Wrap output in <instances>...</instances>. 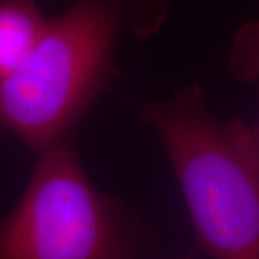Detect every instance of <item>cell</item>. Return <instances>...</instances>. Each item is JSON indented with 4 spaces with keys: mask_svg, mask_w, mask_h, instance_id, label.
Wrapping results in <instances>:
<instances>
[{
    "mask_svg": "<svg viewBox=\"0 0 259 259\" xmlns=\"http://www.w3.org/2000/svg\"><path fill=\"white\" fill-rule=\"evenodd\" d=\"M147 242L136 216L94 189L65 140L39 153L22 199L0 222V259H137Z\"/></svg>",
    "mask_w": 259,
    "mask_h": 259,
    "instance_id": "3",
    "label": "cell"
},
{
    "mask_svg": "<svg viewBox=\"0 0 259 259\" xmlns=\"http://www.w3.org/2000/svg\"><path fill=\"white\" fill-rule=\"evenodd\" d=\"M124 26L118 0H75L0 79V125L40 153L66 139L102 93Z\"/></svg>",
    "mask_w": 259,
    "mask_h": 259,
    "instance_id": "2",
    "label": "cell"
},
{
    "mask_svg": "<svg viewBox=\"0 0 259 259\" xmlns=\"http://www.w3.org/2000/svg\"><path fill=\"white\" fill-rule=\"evenodd\" d=\"M229 68L232 76L241 82L259 81V19L238 30L232 44Z\"/></svg>",
    "mask_w": 259,
    "mask_h": 259,
    "instance_id": "5",
    "label": "cell"
},
{
    "mask_svg": "<svg viewBox=\"0 0 259 259\" xmlns=\"http://www.w3.org/2000/svg\"><path fill=\"white\" fill-rule=\"evenodd\" d=\"M124 26L139 39L156 35L163 26L168 12L167 0H118Z\"/></svg>",
    "mask_w": 259,
    "mask_h": 259,
    "instance_id": "6",
    "label": "cell"
},
{
    "mask_svg": "<svg viewBox=\"0 0 259 259\" xmlns=\"http://www.w3.org/2000/svg\"><path fill=\"white\" fill-rule=\"evenodd\" d=\"M39 2L0 0V79L22 62L47 26Z\"/></svg>",
    "mask_w": 259,
    "mask_h": 259,
    "instance_id": "4",
    "label": "cell"
},
{
    "mask_svg": "<svg viewBox=\"0 0 259 259\" xmlns=\"http://www.w3.org/2000/svg\"><path fill=\"white\" fill-rule=\"evenodd\" d=\"M176 173L196 239L214 259H259V128L221 121L199 85L140 105Z\"/></svg>",
    "mask_w": 259,
    "mask_h": 259,
    "instance_id": "1",
    "label": "cell"
}]
</instances>
